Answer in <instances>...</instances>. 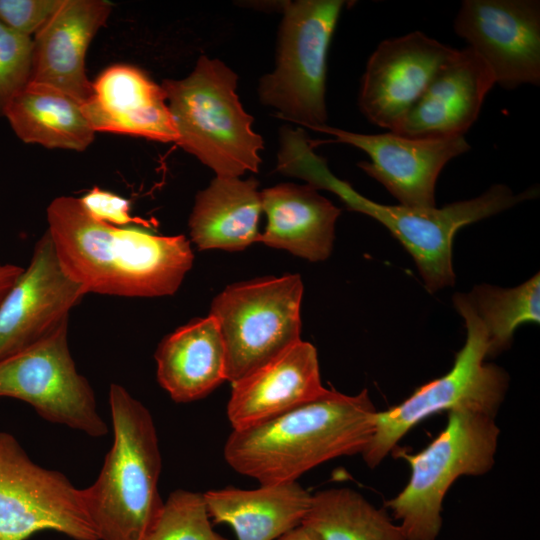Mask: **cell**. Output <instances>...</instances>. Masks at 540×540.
I'll list each match as a JSON object with an SVG mask.
<instances>
[{"mask_svg":"<svg viewBox=\"0 0 540 540\" xmlns=\"http://www.w3.org/2000/svg\"><path fill=\"white\" fill-rule=\"evenodd\" d=\"M48 232L65 273L85 293L121 297L174 294L194 255L184 235L95 219L79 198L60 196L47 208Z\"/></svg>","mask_w":540,"mask_h":540,"instance_id":"6da1fadb","label":"cell"},{"mask_svg":"<svg viewBox=\"0 0 540 540\" xmlns=\"http://www.w3.org/2000/svg\"><path fill=\"white\" fill-rule=\"evenodd\" d=\"M377 409L367 389L323 396L262 423L232 430L227 464L260 485L297 481L329 460L362 454L375 430Z\"/></svg>","mask_w":540,"mask_h":540,"instance_id":"7a4b0ae2","label":"cell"},{"mask_svg":"<svg viewBox=\"0 0 540 540\" xmlns=\"http://www.w3.org/2000/svg\"><path fill=\"white\" fill-rule=\"evenodd\" d=\"M113 443L92 485L82 488L98 540H145L164 501L162 460L150 411L126 388H109Z\"/></svg>","mask_w":540,"mask_h":540,"instance_id":"3957f363","label":"cell"},{"mask_svg":"<svg viewBox=\"0 0 540 540\" xmlns=\"http://www.w3.org/2000/svg\"><path fill=\"white\" fill-rule=\"evenodd\" d=\"M293 174L317 189L332 191L349 209L366 214L386 227L412 256L430 293L455 284L452 246L461 228L535 198L538 194L537 188L516 194L506 185L495 184L478 197L441 208L380 204L360 195L348 183L336 178L329 171L326 161L311 148L297 155Z\"/></svg>","mask_w":540,"mask_h":540,"instance_id":"277c9868","label":"cell"},{"mask_svg":"<svg viewBox=\"0 0 540 540\" xmlns=\"http://www.w3.org/2000/svg\"><path fill=\"white\" fill-rule=\"evenodd\" d=\"M237 74L225 63L202 55L183 79H166L165 93L177 132L176 143L216 176L257 172L263 138L252 129L236 93Z\"/></svg>","mask_w":540,"mask_h":540,"instance_id":"5b68a950","label":"cell"},{"mask_svg":"<svg viewBox=\"0 0 540 540\" xmlns=\"http://www.w3.org/2000/svg\"><path fill=\"white\" fill-rule=\"evenodd\" d=\"M495 418L452 410L445 428L424 449L397 450L411 474L385 506L400 521L406 540H436L442 528L443 500L452 484L461 476H481L492 469L500 435Z\"/></svg>","mask_w":540,"mask_h":540,"instance_id":"8992f818","label":"cell"},{"mask_svg":"<svg viewBox=\"0 0 540 540\" xmlns=\"http://www.w3.org/2000/svg\"><path fill=\"white\" fill-rule=\"evenodd\" d=\"M453 305L465 323L463 347L446 374L418 387L398 405L377 411L374 434L361 454L368 467H377L412 428L438 412L466 409L496 417L509 376L485 362L487 334L466 294L456 293Z\"/></svg>","mask_w":540,"mask_h":540,"instance_id":"52a82bcc","label":"cell"},{"mask_svg":"<svg viewBox=\"0 0 540 540\" xmlns=\"http://www.w3.org/2000/svg\"><path fill=\"white\" fill-rule=\"evenodd\" d=\"M343 0H297L282 5L275 69L261 77V103L309 129L326 125L327 60Z\"/></svg>","mask_w":540,"mask_h":540,"instance_id":"ba28073f","label":"cell"},{"mask_svg":"<svg viewBox=\"0 0 540 540\" xmlns=\"http://www.w3.org/2000/svg\"><path fill=\"white\" fill-rule=\"evenodd\" d=\"M299 275L263 277L229 285L213 300L231 384L301 340Z\"/></svg>","mask_w":540,"mask_h":540,"instance_id":"9c48e42d","label":"cell"},{"mask_svg":"<svg viewBox=\"0 0 540 540\" xmlns=\"http://www.w3.org/2000/svg\"><path fill=\"white\" fill-rule=\"evenodd\" d=\"M46 530L98 540L82 489L35 463L13 435L0 431V540H26Z\"/></svg>","mask_w":540,"mask_h":540,"instance_id":"30bf717a","label":"cell"},{"mask_svg":"<svg viewBox=\"0 0 540 540\" xmlns=\"http://www.w3.org/2000/svg\"><path fill=\"white\" fill-rule=\"evenodd\" d=\"M0 398L31 405L50 423L91 437L108 429L89 381L81 375L68 343V321L28 348L0 361Z\"/></svg>","mask_w":540,"mask_h":540,"instance_id":"8fae6325","label":"cell"},{"mask_svg":"<svg viewBox=\"0 0 540 540\" xmlns=\"http://www.w3.org/2000/svg\"><path fill=\"white\" fill-rule=\"evenodd\" d=\"M454 32L512 90L540 84V1L464 0Z\"/></svg>","mask_w":540,"mask_h":540,"instance_id":"7c38bea8","label":"cell"},{"mask_svg":"<svg viewBox=\"0 0 540 540\" xmlns=\"http://www.w3.org/2000/svg\"><path fill=\"white\" fill-rule=\"evenodd\" d=\"M312 130L364 151L369 161L359 162L358 167L381 183L400 205L414 208L436 206L435 185L442 169L471 148L465 136L415 138L391 131L362 134L327 124Z\"/></svg>","mask_w":540,"mask_h":540,"instance_id":"4fadbf2b","label":"cell"},{"mask_svg":"<svg viewBox=\"0 0 540 540\" xmlns=\"http://www.w3.org/2000/svg\"><path fill=\"white\" fill-rule=\"evenodd\" d=\"M456 51L421 31L383 40L367 61L359 110L372 124L393 131Z\"/></svg>","mask_w":540,"mask_h":540,"instance_id":"5bb4252c","label":"cell"},{"mask_svg":"<svg viewBox=\"0 0 540 540\" xmlns=\"http://www.w3.org/2000/svg\"><path fill=\"white\" fill-rule=\"evenodd\" d=\"M84 289L63 270L46 230L0 303V361L28 348L69 319Z\"/></svg>","mask_w":540,"mask_h":540,"instance_id":"9a60e30c","label":"cell"},{"mask_svg":"<svg viewBox=\"0 0 540 540\" xmlns=\"http://www.w3.org/2000/svg\"><path fill=\"white\" fill-rule=\"evenodd\" d=\"M112 7L105 0H62L33 37L29 83L53 87L82 105L89 101L93 86L86 74V53Z\"/></svg>","mask_w":540,"mask_h":540,"instance_id":"2e32d148","label":"cell"},{"mask_svg":"<svg viewBox=\"0 0 540 540\" xmlns=\"http://www.w3.org/2000/svg\"><path fill=\"white\" fill-rule=\"evenodd\" d=\"M494 85L489 67L472 49H457L391 132L415 138L464 136Z\"/></svg>","mask_w":540,"mask_h":540,"instance_id":"e0dca14e","label":"cell"},{"mask_svg":"<svg viewBox=\"0 0 540 540\" xmlns=\"http://www.w3.org/2000/svg\"><path fill=\"white\" fill-rule=\"evenodd\" d=\"M231 385L227 417L232 430L270 420L328 391L316 348L302 340Z\"/></svg>","mask_w":540,"mask_h":540,"instance_id":"ac0fdd59","label":"cell"},{"mask_svg":"<svg viewBox=\"0 0 540 540\" xmlns=\"http://www.w3.org/2000/svg\"><path fill=\"white\" fill-rule=\"evenodd\" d=\"M93 95L83 111L95 132L177 141V132L161 85L142 70L117 64L92 82Z\"/></svg>","mask_w":540,"mask_h":540,"instance_id":"d6986e66","label":"cell"},{"mask_svg":"<svg viewBox=\"0 0 540 540\" xmlns=\"http://www.w3.org/2000/svg\"><path fill=\"white\" fill-rule=\"evenodd\" d=\"M267 223L258 242L312 262L327 259L341 210L314 186L282 183L261 191Z\"/></svg>","mask_w":540,"mask_h":540,"instance_id":"ffe728a7","label":"cell"},{"mask_svg":"<svg viewBox=\"0 0 540 540\" xmlns=\"http://www.w3.org/2000/svg\"><path fill=\"white\" fill-rule=\"evenodd\" d=\"M154 358L158 383L175 402L202 399L227 381L225 347L211 315L166 335Z\"/></svg>","mask_w":540,"mask_h":540,"instance_id":"44dd1931","label":"cell"},{"mask_svg":"<svg viewBox=\"0 0 540 540\" xmlns=\"http://www.w3.org/2000/svg\"><path fill=\"white\" fill-rule=\"evenodd\" d=\"M210 519L228 524L237 540H275L302 524L312 494L297 481L226 487L203 493Z\"/></svg>","mask_w":540,"mask_h":540,"instance_id":"7402d4cb","label":"cell"},{"mask_svg":"<svg viewBox=\"0 0 540 540\" xmlns=\"http://www.w3.org/2000/svg\"><path fill=\"white\" fill-rule=\"evenodd\" d=\"M261 213L256 179L216 176L196 195L189 217L191 239L200 250H243L258 242Z\"/></svg>","mask_w":540,"mask_h":540,"instance_id":"603a6c76","label":"cell"},{"mask_svg":"<svg viewBox=\"0 0 540 540\" xmlns=\"http://www.w3.org/2000/svg\"><path fill=\"white\" fill-rule=\"evenodd\" d=\"M4 117L27 144L83 151L95 138L83 105L43 84L29 83L10 103Z\"/></svg>","mask_w":540,"mask_h":540,"instance_id":"cb8c5ba5","label":"cell"},{"mask_svg":"<svg viewBox=\"0 0 540 540\" xmlns=\"http://www.w3.org/2000/svg\"><path fill=\"white\" fill-rule=\"evenodd\" d=\"M302 524L320 540H406L384 509L347 487L313 494Z\"/></svg>","mask_w":540,"mask_h":540,"instance_id":"d4e9b609","label":"cell"},{"mask_svg":"<svg viewBox=\"0 0 540 540\" xmlns=\"http://www.w3.org/2000/svg\"><path fill=\"white\" fill-rule=\"evenodd\" d=\"M466 296L485 328L487 357L497 356L510 348L519 326L540 323L539 273L513 288L476 285Z\"/></svg>","mask_w":540,"mask_h":540,"instance_id":"484cf974","label":"cell"},{"mask_svg":"<svg viewBox=\"0 0 540 540\" xmlns=\"http://www.w3.org/2000/svg\"><path fill=\"white\" fill-rule=\"evenodd\" d=\"M145 540H228L211 525L204 495L177 489L170 493Z\"/></svg>","mask_w":540,"mask_h":540,"instance_id":"4316f807","label":"cell"},{"mask_svg":"<svg viewBox=\"0 0 540 540\" xmlns=\"http://www.w3.org/2000/svg\"><path fill=\"white\" fill-rule=\"evenodd\" d=\"M33 38L0 21V117L27 87L31 76Z\"/></svg>","mask_w":540,"mask_h":540,"instance_id":"83f0119b","label":"cell"},{"mask_svg":"<svg viewBox=\"0 0 540 540\" xmlns=\"http://www.w3.org/2000/svg\"><path fill=\"white\" fill-rule=\"evenodd\" d=\"M61 3L62 0H0V21L13 31L32 37Z\"/></svg>","mask_w":540,"mask_h":540,"instance_id":"f1b7e54d","label":"cell"},{"mask_svg":"<svg viewBox=\"0 0 540 540\" xmlns=\"http://www.w3.org/2000/svg\"><path fill=\"white\" fill-rule=\"evenodd\" d=\"M79 199L90 215L104 223L119 227L145 224L131 215L127 199L110 191L94 187Z\"/></svg>","mask_w":540,"mask_h":540,"instance_id":"f546056e","label":"cell"},{"mask_svg":"<svg viewBox=\"0 0 540 540\" xmlns=\"http://www.w3.org/2000/svg\"><path fill=\"white\" fill-rule=\"evenodd\" d=\"M14 264H0V303L23 271Z\"/></svg>","mask_w":540,"mask_h":540,"instance_id":"4dcf8cb0","label":"cell"},{"mask_svg":"<svg viewBox=\"0 0 540 540\" xmlns=\"http://www.w3.org/2000/svg\"><path fill=\"white\" fill-rule=\"evenodd\" d=\"M276 540H320L319 537L303 524L289 530Z\"/></svg>","mask_w":540,"mask_h":540,"instance_id":"1f68e13d","label":"cell"}]
</instances>
